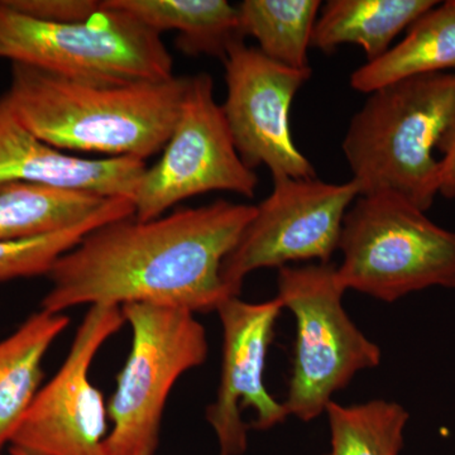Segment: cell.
<instances>
[{
    "label": "cell",
    "instance_id": "cell-1",
    "mask_svg": "<svg viewBox=\"0 0 455 455\" xmlns=\"http://www.w3.org/2000/svg\"><path fill=\"white\" fill-rule=\"evenodd\" d=\"M254 214V205L217 200L157 220L103 224L56 260L41 310L146 302L217 311L229 298L221 266Z\"/></svg>",
    "mask_w": 455,
    "mask_h": 455
},
{
    "label": "cell",
    "instance_id": "cell-2",
    "mask_svg": "<svg viewBox=\"0 0 455 455\" xmlns=\"http://www.w3.org/2000/svg\"><path fill=\"white\" fill-rule=\"evenodd\" d=\"M188 77L99 85L12 64L3 97L27 130L60 151L145 161L169 142Z\"/></svg>",
    "mask_w": 455,
    "mask_h": 455
},
{
    "label": "cell",
    "instance_id": "cell-3",
    "mask_svg": "<svg viewBox=\"0 0 455 455\" xmlns=\"http://www.w3.org/2000/svg\"><path fill=\"white\" fill-rule=\"evenodd\" d=\"M455 116V74L419 75L367 95L341 149L359 196L391 193L427 212L439 196L438 149Z\"/></svg>",
    "mask_w": 455,
    "mask_h": 455
},
{
    "label": "cell",
    "instance_id": "cell-4",
    "mask_svg": "<svg viewBox=\"0 0 455 455\" xmlns=\"http://www.w3.org/2000/svg\"><path fill=\"white\" fill-rule=\"evenodd\" d=\"M396 194L359 196L339 242L338 275L347 290L395 302L430 287L455 289V232Z\"/></svg>",
    "mask_w": 455,
    "mask_h": 455
},
{
    "label": "cell",
    "instance_id": "cell-5",
    "mask_svg": "<svg viewBox=\"0 0 455 455\" xmlns=\"http://www.w3.org/2000/svg\"><path fill=\"white\" fill-rule=\"evenodd\" d=\"M101 5L86 22L53 23L25 16L0 0V57L99 85L172 79V57L161 35L106 0Z\"/></svg>",
    "mask_w": 455,
    "mask_h": 455
},
{
    "label": "cell",
    "instance_id": "cell-6",
    "mask_svg": "<svg viewBox=\"0 0 455 455\" xmlns=\"http://www.w3.org/2000/svg\"><path fill=\"white\" fill-rule=\"evenodd\" d=\"M334 263L278 269L277 296L295 317L287 414L309 423L325 412L337 392L362 371L381 363V349L350 319L343 307L347 289Z\"/></svg>",
    "mask_w": 455,
    "mask_h": 455
},
{
    "label": "cell",
    "instance_id": "cell-7",
    "mask_svg": "<svg viewBox=\"0 0 455 455\" xmlns=\"http://www.w3.org/2000/svg\"><path fill=\"white\" fill-rule=\"evenodd\" d=\"M121 307L132 346L107 403L112 421L107 448L110 455H155L171 390L182 374L206 361L208 338L187 309L146 302Z\"/></svg>",
    "mask_w": 455,
    "mask_h": 455
},
{
    "label": "cell",
    "instance_id": "cell-8",
    "mask_svg": "<svg viewBox=\"0 0 455 455\" xmlns=\"http://www.w3.org/2000/svg\"><path fill=\"white\" fill-rule=\"evenodd\" d=\"M259 176L236 151L206 73L188 77L178 121L157 164L147 167L133 197L134 218L157 220L178 204L212 191L252 199Z\"/></svg>",
    "mask_w": 455,
    "mask_h": 455
},
{
    "label": "cell",
    "instance_id": "cell-9",
    "mask_svg": "<svg viewBox=\"0 0 455 455\" xmlns=\"http://www.w3.org/2000/svg\"><path fill=\"white\" fill-rule=\"evenodd\" d=\"M274 188L221 266L228 295H241L245 277L260 268L292 262H331L339 250L344 217L359 196L352 181L272 180Z\"/></svg>",
    "mask_w": 455,
    "mask_h": 455
},
{
    "label": "cell",
    "instance_id": "cell-10",
    "mask_svg": "<svg viewBox=\"0 0 455 455\" xmlns=\"http://www.w3.org/2000/svg\"><path fill=\"white\" fill-rule=\"evenodd\" d=\"M125 324L122 307L92 305L64 363L42 386L9 445L13 455H110L108 410L90 379L99 350Z\"/></svg>",
    "mask_w": 455,
    "mask_h": 455
},
{
    "label": "cell",
    "instance_id": "cell-11",
    "mask_svg": "<svg viewBox=\"0 0 455 455\" xmlns=\"http://www.w3.org/2000/svg\"><path fill=\"white\" fill-rule=\"evenodd\" d=\"M227 98L221 109L245 166L267 167L272 180L315 179V167L293 142L290 110L313 70L287 68L241 42L223 61Z\"/></svg>",
    "mask_w": 455,
    "mask_h": 455
},
{
    "label": "cell",
    "instance_id": "cell-12",
    "mask_svg": "<svg viewBox=\"0 0 455 455\" xmlns=\"http://www.w3.org/2000/svg\"><path fill=\"white\" fill-rule=\"evenodd\" d=\"M283 310L277 298L247 302L229 296L218 307L223 348L217 398L206 409V421L214 430L220 455H243L248 429L242 411L252 409L251 427L268 430L284 423L289 414L283 403L269 394L265 383L266 361L275 326Z\"/></svg>",
    "mask_w": 455,
    "mask_h": 455
},
{
    "label": "cell",
    "instance_id": "cell-13",
    "mask_svg": "<svg viewBox=\"0 0 455 455\" xmlns=\"http://www.w3.org/2000/svg\"><path fill=\"white\" fill-rule=\"evenodd\" d=\"M146 169L145 161L137 158L65 154L27 130L0 98V184L28 182L133 202Z\"/></svg>",
    "mask_w": 455,
    "mask_h": 455
},
{
    "label": "cell",
    "instance_id": "cell-14",
    "mask_svg": "<svg viewBox=\"0 0 455 455\" xmlns=\"http://www.w3.org/2000/svg\"><path fill=\"white\" fill-rule=\"evenodd\" d=\"M152 31L179 33L178 49L188 56L224 61L232 47L244 42L238 8L227 0H106Z\"/></svg>",
    "mask_w": 455,
    "mask_h": 455
},
{
    "label": "cell",
    "instance_id": "cell-15",
    "mask_svg": "<svg viewBox=\"0 0 455 455\" xmlns=\"http://www.w3.org/2000/svg\"><path fill=\"white\" fill-rule=\"evenodd\" d=\"M434 0H329L320 9L311 47L334 53L341 44H357L367 62L391 49L395 38L424 13Z\"/></svg>",
    "mask_w": 455,
    "mask_h": 455
},
{
    "label": "cell",
    "instance_id": "cell-16",
    "mask_svg": "<svg viewBox=\"0 0 455 455\" xmlns=\"http://www.w3.org/2000/svg\"><path fill=\"white\" fill-rule=\"evenodd\" d=\"M70 323L38 310L0 341V451L9 444L44 381V359Z\"/></svg>",
    "mask_w": 455,
    "mask_h": 455
},
{
    "label": "cell",
    "instance_id": "cell-17",
    "mask_svg": "<svg viewBox=\"0 0 455 455\" xmlns=\"http://www.w3.org/2000/svg\"><path fill=\"white\" fill-rule=\"evenodd\" d=\"M451 68H455V0L438 3L416 20L385 55L350 75V86L368 95L388 84Z\"/></svg>",
    "mask_w": 455,
    "mask_h": 455
},
{
    "label": "cell",
    "instance_id": "cell-18",
    "mask_svg": "<svg viewBox=\"0 0 455 455\" xmlns=\"http://www.w3.org/2000/svg\"><path fill=\"white\" fill-rule=\"evenodd\" d=\"M108 200L85 191L2 182L0 242L38 238L79 226L97 214Z\"/></svg>",
    "mask_w": 455,
    "mask_h": 455
},
{
    "label": "cell",
    "instance_id": "cell-19",
    "mask_svg": "<svg viewBox=\"0 0 455 455\" xmlns=\"http://www.w3.org/2000/svg\"><path fill=\"white\" fill-rule=\"evenodd\" d=\"M322 5L320 0H244L236 8L244 37H253L263 55L305 70Z\"/></svg>",
    "mask_w": 455,
    "mask_h": 455
},
{
    "label": "cell",
    "instance_id": "cell-20",
    "mask_svg": "<svg viewBox=\"0 0 455 455\" xmlns=\"http://www.w3.org/2000/svg\"><path fill=\"white\" fill-rule=\"evenodd\" d=\"M331 451L326 455H400L409 412L394 401L326 406Z\"/></svg>",
    "mask_w": 455,
    "mask_h": 455
},
{
    "label": "cell",
    "instance_id": "cell-21",
    "mask_svg": "<svg viewBox=\"0 0 455 455\" xmlns=\"http://www.w3.org/2000/svg\"><path fill=\"white\" fill-rule=\"evenodd\" d=\"M128 217H134L133 202L116 197L108 200L97 214L79 226L38 238L0 242V283L17 278L47 276L56 260L73 250L92 230Z\"/></svg>",
    "mask_w": 455,
    "mask_h": 455
},
{
    "label": "cell",
    "instance_id": "cell-22",
    "mask_svg": "<svg viewBox=\"0 0 455 455\" xmlns=\"http://www.w3.org/2000/svg\"><path fill=\"white\" fill-rule=\"evenodd\" d=\"M25 16L53 23H82L100 13L99 0H4Z\"/></svg>",
    "mask_w": 455,
    "mask_h": 455
},
{
    "label": "cell",
    "instance_id": "cell-23",
    "mask_svg": "<svg viewBox=\"0 0 455 455\" xmlns=\"http://www.w3.org/2000/svg\"><path fill=\"white\" fill-rule=\"evenodd\" d=\"M438 151L442 154L439 196L455 199V116L440 140Z\"/></svg>",
    "mask_w": 455,
    "mask_h": 455
},
{
    "label": "cell",
    "instance_id": "cell-24",
    "mask_svg": "<svg viewBox=\"0 0 455 455\" xmlns=\"http://www.w3.org/2000/svg\"><path fill=\"white\" fill-rule=\"evenodd\" d=\"M0 455H2V454H0Z\"/></svg>",
    "mask_w": 455,
    "mask_h": 455
}]
</instances>
